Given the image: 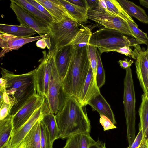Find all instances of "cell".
Instances as JSON below:
<instances>
[{"label":"cell","mask_w":148,"mask_h":148,"mask_svg":"<svg viewBox=\"0 0 148 148\" xmlns=\"http://www.w3.org/2000/svg\"><path fill=\"white\" fill-rule=\"evenodd\" d=\"M55 116L62 139L68 138L76 134L90 132V122L85 106L73 97H68Z\"/></svg>","instance_id":"obj_1"},{"label":"cell","mask_w":148,"mask_h":148,"mask_svg":"<svg viewBox=\"0 0 148 148\" xmlns=\"http://www.w3.org/2000/svg\"><path fill=\"white\" fill-rule=\"evenodd\" d=\"M1 68V77L6 81L5 92L15 101V104L9 113L13 116L30 98L37 94L36 79L37 68L26 73L19 75Z\"/></svg>","instance_id":"obj_2"},{"label":"cell","mask_w":148,"mask_h":148,"mask_svg":"<svg viewBox=\"0 0 148 148\" xmlns=\"http://www.w3.org/2000/svg\"><path fill=\"white\" fill-rule=\"evenodd\" d=\"M90 66L87 45L78 49L72 46L69 66L62 80L64 90L68 97H73L78 101Z\"/></svg>","instance_id":"obj_3"},{"label":"cell","mask_w":148,"mask_h":148,"mask_svg":"<svg viewBox=\"0 0 148 148\" xmlns=\"http://www.w3.org/2000/svg\"><path fill=\"white\" fill-rule=\"evenodd\" d=\"M124 35L117 30L104 27L92 33L89 45L98 48L101 54L125 46L134 47L141 44L135 39H129Z\"/></svg>","instance_id":"obj_4"},{"label":"cell","mask_w":148,"mask_h":148,"mask_svg":"<svg viewBox=\"0 0 148 148\" xmlns=\"http://www.w3.org/2000/svg\"><path fill=\"white\" fill-rule=\"evenodd\" d=\"M124 81L123 104L126 119L127 138L129 146L135 138L136 99L132 70L130 67L125 69Z\"/></svg>","instance_id":"obj_5"},{"label":"cell","mask_w":148,"mask_h":148,"mask_svg":"<svg viewBox=\"0 0 148 148\" xmlns=\"http://www.w3.org/2000/svg\"><path fill=\"white\" fill-rule=\"evenodd\" d=\"M78 23L71 18H67L48 26L49 35L54 43V49L70 45L79 29Z\"/></svg>","instance_id":"obj_6"},{"label":"cell","mask_w":148,"mask_h":148,"mask_svg":"<svg viewBox=\"0 0 148 148\" xmlns=\"http://www.w3.org/2000/svg\"><path fill=\"white\" fill-rule=\"evenodd\" d=\"M68 97L64 90L62 80L57 71L54 59L52 65L48 98L46 100L50 112L56 114L63 106Z\"/></svg>","instance_id":"obj_7"},{"label":"cell","mask_w":148,"mask_h":148,"mask_svg":"<svg viewBox=\"0 0 148 148\" xmlns=\"http://www.w3.org/2000/svg\"><path fill=\"white\" fill-rule=\"evenodd\" d=\"M42 52L43 58L37 68L36 79L37 94L47 100L55 51L53 49H50L47 52L45 51Z\"/></svg>","instance_id":"obj_8"},{"label":"cell","mask_w":148,"mask_h":148,"mask_svg":"<svg viewBox=\"0 0 148 148\" xmlns=\"http://www.w3.org/2000/svg\"><path fill=\"white\" fill-rule=\"evenodd\" d=\"M88 19L109 29L117 30L125 35L134 38L126 21L113 15L94 9L88 11Z\"/></svg>","instance_id":"obj_9"},{"label":"cell","mask_w":148,"mask_h":148,"mask_svg":"<svg viewBox=\"0 0 148 148\" xmlns=\"http://www.w3.org/2000/svg\"><path fill=\"white\" fill-rule=\"evenodd\" d=\"M10 7L16 15L20 25L33 29L39 36L49 35L50 32L48 26L32 15L16 0H10Z\"/></svg>","instance_id":"obj_10"},{"label":"cell","mask_w":148,"mask_h":148,"mask_svg":"<svg viewBox=\"0 0 148 148\" xmlns=\"http://www.w3.org/2000/svg\"><path fill=\"white\" fill-rule=\"evenodd\" d=\"M50 112L45 99L34 112L31 117L17 130L12 132L10 139L11 148H18L24 138L36 123L45 114Z\"/></svg>","instance_id":"obj_11"},{"label":"cell","mask_w":148,"mask_h":148,"mask_svg":"<svg viewBox=\"0 0 148 148\" xmlns=\"http://www.w3.org/2000/svg\"><path fill=\"white\" fill-rule=\"evenodd\" d=\"M45 99L38 94L30 98L17 112L12 116V132L19 129L26 123Z\"/></svg>","instance_id":"obj_12"},{"label":"cell","mask_w":148,"mask_h":148,"mask_svg":"<svg viewBox=\"0 0 148 148\" xmlns=\"http://www.w3.org/2000/svg\"><path fill=\"white\" fill-rule=\"evenodd\" d=\"M0 33V47L2 49L0 52V58L4 56L9 52L18 49L25 44L42 38L50 37V36L48 35L26 38Z\"/></svg>","instance_id":"obj_13"},{"label":"cell","mask_w":148,"mask_h":148,"mask_svg":"<svg viewBox=\"0 0 148 148\" xmlns=\"http://www.w3.org/2000/svg\"><path fill=\"white\" fill-rule=\"evenodd\" d=\"M136 56V73L144 93L148 95V60L147 50L143 51L139 45L134 46Z\"/></svg>","instance_id":"obj_14"},{"label":"cell","mask_w":148,"mask_h":148,"mask_svg":"<svg viewBox=\"0 0 148 148\" xmlns=\"http://www.w3.org/2000/svg\"><path fill=\"white\" fill-rule=\"evenodd\" d=\"M100 93L90 66L78 101L83 106H85L94 97Z\"/></svg>","instance_id":"obj_15"},{"label":"cell","mask_w":148,"mask_h":148,"mask_svg":"<svg viewBox=\"0 0 148 148\" xmlns=\"http://www.w3.org/2000/svg\"><path fill=\"white\" fill-rule=\"evenodd\" d=\"M36 1L42 5L50 14L52 18L53 24L66 18H72L59 0Z\"/></svg>","instance_id":"obj_16"},{"label":"cell","mask_w":148,"mask_h":148,"mask_svg":"<svg viewBox=\"0 0 148 148\" xmlns=\"http://www.w3.org/2000/svg\"><path fill=\"white\" fill-rule=\"evenodd\" d=\"M55 51V62L57 71L62 80L68 71L71 59L72 46L68 45Z\"/></svg>","instance_id":"obj_17"},{"label":"cell","mask_w":148,"mask_h":148,"mask_svg":"<svg viewBox=\"0 0 148 148\" xmlns=\"http://www.w3.org/2000/svg\"><path fill=\"white\" fill-rule=\"evenodd\" d=\"M93 111H97L100 115L108 117L114 124L117 123L110 106L100 93L94 97L89 102Z\"/></svg>","instance_id":"obj_18"},{"label":"cell","mask_w":148,"mask_h":148,"mask_svg":"<svg viewBox=\"0 0 148 148\" xmlns=\"http://www.w3.org/2000/svg\"><path fill=\"white\" fill-rule=\"evenodd\" d=\"M41 119L36 123L24 138L18 148H41L40 121Z\"/></svg>","instance_id":"obj_19"},{"label":"cell","mask_w":148,"mask_h":148,"mask_svg":"<svg viewBox=\"0 0 148 148\" xmlns=\"http://www.w3.org/2000/svg\"><path fill=\"white\" fill-rule=\"evenodd\" d=\"M66 10L69 14L78 23H86L88 19V9L85 7L74 4L66 0H59Z\"/></svg>","instance_id":"obj_20"},{"label":"cell","mask_w":148,"mask_h":148,"mask_svg":"<svg viewBox=\"0 0 148 148\" xmlns=\"http://www.w3.org/2000/svg\"><path fill=\"white\" fill-rule=\"evenodd\" d=\"M95 141L90 133H79L69 137L62 148H88Z\"/></svg>","instance_id":"obj_21"},{"label":"cell","mask_w":148,"mask_h":148,"mask_svg":"<svg viewBox=\"0 0 148 148\" xmlns=\"http://www.w3.org/2000/svg\"><path fill=\"white\" fill-rule=\"evenodd\" d=\"M125 11L130 16L141 22L148 24V16L144 10L133 2L126 0H118Z\"/></svg>","instance_id":"obj_22"},{"label":"cell","mask_w":148,"mask_h":148,"mask_svg":"<svg viewBox=\"0 0 148 148\" xmlns=\"http://www.w3.org/2000/svg\"><path fill=\"white\" fill-rule=\"evenodd\" d=\"M0 33L26 38L31 37L37 33L33 29L28 27L2 23L0 24Z\"/></svg>","instance_id":"obj_23"},{"label":"cell","mask_w":148,"mask_h":148,"mask_svg":"<svg viewBox=\"0 0 148 148\" xmlns=\"http://www.w3.org/2000/svg\"><path fill=\"white\" fill-rule=\"evenodd\" d=\"M140 119L139 128L142 129L143 138L148 143V95L143 94L138 110Z\"/></svg>","instance_id":"obj_24"},{"label":"cell","mask_w":148,"mask_h":148,"mask_svg":"<svg viewBox=\"0 0 148 148\" xmlns=\"http://www.w3.org/2000/svg\"><path fill=\"white\" fill-rule=\"evenodd\" d=\"M92 34V32L88 27L82 25L70 45L74 48L78 49L89 45Z\"/></svg>","instance_id":"obj_25"},{"label":"cell","mask_w":148,"mask_h":148,"mask_svg":"<svg viewBox=\"0 0 148 148\" xmlns=\"http://www.w3.org/2000/svg\"><path fill=\"white\" fill-rule=\"evenodd\" d=\"M41 120L49 132L52 143L60 138L59 132L55 114L49 112L44 115Z\"/></svg>","instance_id":"obj_26"},{"label":"cell","mask_w":148,"mask_h":148,"mask_svg":"<svg viewBox=\"0 0 148 148\" xmlns=\"http://www.w3.org/2000/svg\"><path fill=\"white\" fill-rule=\"evenodd\" d=\"M13 129L12 116L9 115L0 120V148L10 140Z\"/></svg>","instance_id":"obj_27"},{"label":"cell","mask_w":148,"mask_h":148,"mask_svg":"<svg viewBox=\"0 0 148 148\" xmlns=\"http://www.w3.org/2000/svg\"><path fill=\"white\" fill-rule=\"evenodd\" d=\"M23 8L38 20L47 26L53 24V21L45 15L27 0H16Z\"/></svg>","instance_id":"obj_28"},{"label":"cell","mask_w":148,"mask_h":148,"mask_svg":"<svg viewBox=\"0 0 148 148\" xmlns=\"http://www.w3.org/2000/svg\"><path fill=\"white\" fill-rule=\"evenodd\" d=\"M108 10V14L119 17L126 21L130 20L137 24L120 5L118 0H105Z\"/></svg>","instance_id":"obj_29"},{"label":"cell","mask_w":148,"mask_h":148,"mask_svg":"<svg viewBox=\"0 0 148 148\" xmlns=\"http://www.w3.org/2000/svg\"><path fill=\"white\" fill-rule=\"evenodd\" d=\"M127 21L131 32L135 39L141 44H147L148 36L147 33L140 29L137 24H134L130 20H127Z\"/></svg>","instance_id":"obj_30"},{"label":"cell","mask_w":148,"mask_h":148,"mask_svg":"<svg viewBox=\"0 0 148 148\" xmlns=\"http://www.w3.org/2000/svg\"><path fill=\"white\" fill-rule=\"evenodd\" d=\"M97 60V66L96 76V82L97 86L99 88L105 84V73L101 58V54L98 50H96Z\"/></svg>","instance_id":"obj_31"},{"label":"cell","mask_w":148,"mask_h":148,"mask_svg":"<svg viewBox=\"0 0 148 148\" xmlns=\"http://www.w3.org/2000/svg\"><path fill=\"white\" fill-rule=\"evenodd\" d=\"M40 126L41 134V148H53V143L51 141L49 133L47 127L41 120V119L40 121Z\"/></svg>","instance_id":"obj_32"},{"label":"cell","mask_w":148,"mask_h":148,"mask_svg":"<svg viewBox=\"0 0 148 148\" xmlns=\"http://www.w3.org/2000/svg\"><path fill=\"white\" fill-rule=\"evenodd\" d=\"M97 48L90 45H87L88 57L90 63L95 79L96 82V76L97 66L96 50Z\"/></svg>","instance_id":"obj_33"},{"label":"cell","mask_w":148,"mask_h":148,"mask_svg":"<svg viewBox=\"0 0 148 148\" xmlns=\"http://www.w3.org/2000/svg\"><path fill=\"white\" fill-rule=\"evenodd\" d=\"M14 105L13 103H9L4 101L0 106V120L5 119L9 115L10 111Z\"/></svg>","instance_id":"obj_34"},{"label":"cell","mask_w":148,"mask_h":148,"mask_svg":"<svg viewBox=\"0 0 148 148\" xmlns=\"http://www.w3.org/2000/svg\"><path fill=\"white\" fill-rule=\"evenodd\" d=\"M100 115L99 122L103 126L104 131L116 128L108 117L103 115Z\"/></svg>","instance_id":"obj_35"},{"label":"cell","mask_w":148,"mask_h":148,"mask_svg":"<svg viewBox=\"0 0 148 148\" xmlns=\"http://www.w3.org/2000/svg\"><path fill=\"white\" fill-rule=\"evenodd\" d=\"M113 51L117 52L119 53L131 57L134 59H136L135 52L134 51H132L130 47L125 46L115 50Z\"/></svg>","instance_id":"obj_36"},{"label":"cell","mask_w":148,"mask_h":148,"mask_svg":"<svg viewBox=\"0 0 148 148\" xmlns=\"http://www.w3.org/2000/svg\"><path fill=\"white\" fill-rule=\"evenodd\" d=\"M31 4L36 8L40 11L49 17L53 21L52 17L46 9L36 0H27Z\"/></svg>","instance_id":"obj_37"},{"label":"cell","mask_w":148,"mask_h":148,"mask_svg":"<svg viewBox=\"0 0 148 148\" xmlns=\"http://www.w3.org/2000/svg\"><path fill=\"white\" fill-rule=\"evenodd\" d=\"M139 131L131 145L127 148H138L143 138L142 129L139 128Z\"/></svg>","instance_id":"obj_38"},{"label":"cell","mask_w":148,"mask_h":148,"mask_svg":"<svg viewBox=\"0 0 148 148\" xmlns=\"http://www.w3.org/2000/svg\"><path fill=\"white\" fill-rule=\"evenodd\" d=\"M50 38H45L38 40L36 43V46L43 49L47 47L48 49H50L51 45Z\"/></svg>","instance_id":"obj_39"},{"label":"cell","mask_w":148,"mask_h":148,"mask_svg":"<svg viewBox=\"0 0 148 148\" xmlns=\"http://www.w3.org/2000/svg\"><path fill=\"white\" fill-rule=\"evenodd\" d=\"M93 9L100 12L108 13V10L105 0H99L97 6Z\"/></svg>","instance_id":"obj_40"},{"label":"cell","mask_w":148,"mask_h":148,"mask_svg":"<svg viewBox=\"0 0 148 148\" xmlns=\"http://www.w3.org/2000/svg\"><path fill=\"white\" fill-rule=\"evenodd\" d=\"M118 62L121 68L125 69L130 67L132 64L134 63L133 60L126 58H125L124 60H119Z\"/></svg>","instance_id":"obj_41"},{"label":"cell","mask_w":148,"mask_h":148,"mask_svg":"<svg viewBox=\"0 0 148 148\" xmlns=\"http://www.w3.org/2000/svg\"><path fill=\"white\" fill-rule=\"evenodd\" d=\"M99 0H85L86 7L89 10L93 9L97 5Z\"/></svg>","instance_id":"obj_42"},{"label":"cell","mask_w":148,"mask_h":148,"mask_svg":"<svg viewBox=\"0 0 148 148\" xmlns=\"http://www.w3.org/2000/svg\"><path fill=\"white\" fill-rule=\"evenodd\" d=\"M88 148H106L105 143L98 140L89 146Z\"/></svg>","instance_id":"obj_43"},{"label":"cell","mask_w":148,"mask_h":148,"mask_svg":"<svg viewBox=\"0 0 148 148\" xmlns=\"http://www.w3.org/2000/svg\"><path fill=\"white\" fill-rule=\"evenodd\" d=\"M69 2L75 5L86 7L85 0H68Z\"/></svg>","instance_id":"obj_44"},{"label":"cell","mask_w":148,"mask_h":148,"mask_svg":"<svg viewBox=\"0 0 148 148\" xmlns=\"http://www.w3.org/2000/svg\"><path fill=\"white\" fill-rule=\"evenodd\" d=\"M0 92H5L6 81L3 78L1 77L0 79Z\"/></svg>","instance_id":"obj_45"},{"label":"cell","mask_w":148,"mask_h":148,"mask_svg":"<svg viewBox=\"0 0 148 148\" xmlns=\"http://www.w3.org/2000/svg\"><path fill=\"white\" fill-rule=\"evenodd\" d=\"M138 148H148V143L143 138Z\"/></svg>","instance_id":"obj_46"},{"label":"cell","mask_w":148,"mask_h":148,"mask_svg":"<svg viewBox=\"0 0 148 148\" xmlns=\"http://www.w3.org/2000/svg\"><path fill=\"white\" fill-rule=\"evenodd\" d=\"M139 1L142 5L148 8V0H139Z\"/></svg>","instance_id":"obj_47"},{"label":"cell","mask_w":148,"mask_h":148,"mask_svg":"<svg viewBox=\"0 0 148 148\" xmlns=\"http://www.w3.org/2000/svg\"><path fill=\"white\" fill-rule=\"evenodd\" d=\"M1 148H11L10 140Z\"/></svg>","instance_id":"obj_48"},{"label":"cell","mask_w":148,"mask_h":148,"mask_svg":"<svg viewBox=\"0 0 148 148\" xmlns=\"http://www.w3.org/2000/svg\"><path fill=\"white\" fill-rule=\"evenodd\" d=\"M147 44H148L147 48V49L146 50L147 51V59H148V43Z\"/></svg>","instance_id":"obj_49"}]
</instances>
